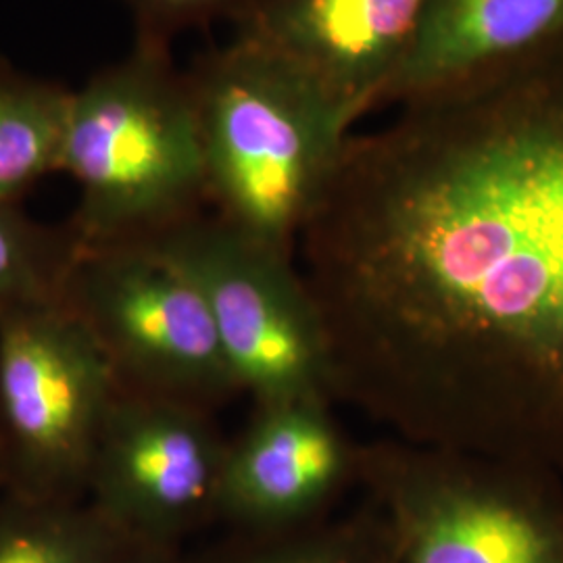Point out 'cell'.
Listing matches in <instances>:
<instances>
[{"label":"cell","instance_id":"cell-1","mask_svg":"<svg viewBox=\"0 0 563 563\" xmlns=\"http://www.w3.org/2000/svg\"><path fill=\"white\" fill-rule=\"evenodd\" d=\"M399 107L297 244L336 402L563 478V42Z\"/></svg>","mask_w":563,"mask_h":563},{"label":"cell","instance_id":"cell-2","mask_svg":"<svg viewBox=\"0 0 563 563\" xmlns=\"http://www.w3.org/2000/svg\"><path fill=\"white\" fill-rule=\"evenodd\" d=\"M197 111L207 211L297 257L355 118L313 80L249 42H228L186 74Z\"/></svg>","mask_w":563,"mask_h":563},{"label":"cell","instance_id":"cell-3","mask_svg":"<svg viewBox=\"0 0 563 563\" xmlns=\"http://www.w3.org/2000/svg\"><path fill=\"white\" fill-rule=\"evenodd\" d=\"M60 172L80 190V246L153 241L207 211L192 92L167 44L136 41L74 90Z\"/></svg>","mask_w":563,"mask_h":563},{"label":"cell","instance_id":"cell-4","mask_svg":"<svg viewBox=\"0 0 563 563\" xmlns=\"http://www.w3.org/2000/svg\"><path fill=\"white\" fill-rule=\"evenodd\" d=\"M360 486L397 563H563V478L534 465L386 434L362 443Z\"/></svg>","mask_w":563,"mask_h":563},{"label":"cell","instance_id":"cell-5","mask_svg":"<svg viewBox=\"0 0 563 563\" xmlns=\"http://www.w3.org/2000/svg\"><path fill=\"white\" fill-rule=\"evenodd\" d=\"M146 242L201 292L228 365L253 405H336L322 318L295 255L209 211Z\"/></svg>","mask_w":563,"mask_h":563},{"label":"cell","instance_id":"cell-6","mask_svg":"<svg viewBox=\"0 0 563 563\" xmlns=\"http://www.w3.org/2000/svg\"><path fill=\"white\" fill-rule=\"evenodd\" d=\"M60 302L120 388L211 413L241 397L201 292L153 244H78Z\"/></svg>","mask_w":563,"mask_h":563},{"label":"cell","instance_id":"cell-7","mask_svg":"<svg viewBox=\"0 0 563 563\" xmlns=\"http://www.w3.org/2000/svg\"><path fill=\"white\" fill-rule=\"evenodd\" d=\"M118 380L60 301L0 311V484L4 497L84 501Z\"/></svg>","mask_w":563,"mask_h":563},{"label":"cell","instance_id":"cell-8","mask_svg":"<svg viewBox=\"0 0 563 563\" xmlns=\"http://www.w3.org/2000/svg\"><path fill=\"white\" fill-rule=\"evenodd\" d=\"M228 439L211 411L118 388L86 501L136 544L178 547L218 522Z\"/></svg>","mask_w":563,"mask_h":563},{"label":"cell","instance_id":"cell-9","mask_svg":"<svg viewBox=\"0 0 563 563\" xmlns=\"http://www.w3.org/2000/svg\"><path fill=\"white\" fill-rule=\"evenodd\" d=\"M334 405L284 401L255 405L228 439L218 522L230 532L297 530L334 514L349 486L360 484V449Z\"/></svg>","mask_w":563,"mask_h":563},{"label":"cell","instance_id":"cell-10","mask_svg":"<svg viewBox=\"0 0 563 563\" xmlns=\"http://www.w3.org/2000/svg\"><path fill=\"white\" fill-rule=\"evenodd\" d=\"M428 0H255L236 41L280 57L355 120L378 109L422 23Z\"/></svg>","mask_w":563,"mask_h":563},{"label":"cell","instance_id":"cell-11","mask_svg":"<svg viewBox=\"0 0 563 563\" xmlns=\"http://www.w3.org/2000/svg\"><path fill=\"white\" fill-rule=\"evenodd\" d=\"M563 42V0H428L378 107L402 104Z\"/></svg>","mask_w":563,"mask_h":563},{"label":"cell","instance_id":"cell-12","mask_svg":"<svg viewBox=\"0 0 563 563\" xmlns=\"http://www.w3.org/2000/svg\"><path fill=\"white\" fill-rule=\"evenodd\" d=\"M74 90L0 63V202L60 172Z\"/></svg>","mask_w":563,"mask_h":563},{"label":"cell","instance_id":"cell-13","mask_svg":"<svg viewBox=\"0 0 563 563\" xmlns=\"http://www.w3.org/2000/svg\"><path fill=\"white\" fill-rule=\"evenodd\" d=\"M184 563H397V543L383 509L365 497L344 514L286 532H230L197 560Z\"/></svg>","mask_w":563,"mask_h":563},{"label":"cell","instance_id":"cell-14","mask_svg":"<svg viewBox=\"0 0 563 563\" xmlns=\"http://www.w3.org/2000/svg\"><path fill=\"white\" fill-rule=\"evenodd\" d=\"M130 544L86 499L0 505V563H113Z\"/></svg>","mask_w":563,"mask_h":563},{"label":"cell","instance_id":"cell-15","mask_svg":"<svg viewBox=\"0 0 563 563\" xmlns=\"http://www.w3.org/2000/svg\"><path fill=\"white\" fill-rule=\"evenodd\" d=\"M76 253L67 223L42 225L0 202V311L60 301Z\"/></svg>","mask_w":563,"mask_h":563},{"label":"cell","instance_id":"cell-16","mask_svg":"<svg viewBox=\"0 0 563 563\" xmlns=\"http://www.w3.org/2000/svg\"><path fill=\"white\" fill-rule=\"evenodd\" d=\"M136 23V41L167 44L174 34L211 21L236 20L255 0H120Z\"/></svg>","mask_w":563,"mask_h":563},{"label":"cell","instance_id":"cell-17","mask_svg":"<svg viewBox=\"0 0 563 563\" xmlns=\"http://www.w3.org/2000/svg\"><path fill=\"white\" fill-rule=\"evenodd\" d=\"M113 563H184L178 547H155V544H130Z\"/></svg>","mask_w":563,"mask_h":563},{"label":"cell","instance_id":"cell-18","mask_svg":"<svg viewBox=\"0 0 563 563\" xmlns=\"http://www.w3.org/2000/svg\"><path fill=\"white\" fill-rule=\"evenodd\" d=\"M4 501V490H2V484H0V505Z\"/></svg>","mask_w":563,"mask_h":563}]
</instances>
